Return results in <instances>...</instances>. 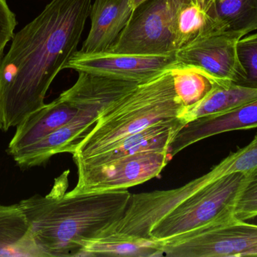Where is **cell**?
Wrapping results in <instances>:
<instances>
[{
  "instance_id": "1",
  "label": "cell",
  "mask_w": 257,
  "mask_h": 257,
  "mask_svg": "<svg viewBox=\"0 0 257 257\" xmlns=\"http://www.w3.org/2000/svg\"><path fill=\"white\" fill-rule=\"evenodd\" d=\"M93 0H51L14 34L0 60V130L45 105L50 86L78 50Z\"/></svg>"
},
{
  "instance_id": "2",
  "label": "cell",
  "mask_w": 257,
  "mask_h": 257,
  "mask_svg": "<svg viewBox=\"0 0 257 257\" xmlns=\"http://www.w3.org/2000/svg\"><path fill=\"white\" fill-rule=\"evenodd\" d=\"M69 173L56 180L49 194L35 195L18 203L46 257L78 256L85 241L123 217L131 198L127 190L69 196Z\"/></svg>"
},
{
  "instance_id": "3",
  "label": "cell",
  "mask_w": 257,
  "mask_h": 257,
  "mask_svg": "<svg viewBox=\"0 0 257 257\" xmlns=\"http://www.w3.org/2000/svg\"><path fill=\"white\" fill-rule=\"evenodd\" d=\"M171 69L99 112L94 126L72 154L74 161L102 153L154 124L178 118L185 107L175 92Z\"/></svg>"
},
{
  "instance_id": "4",
  "label": "cell",
  "mask_w": 257,
  "mask_h": 257,
  "mask_svg": "<svg viewBox=\"0 0 257 257\" xmlns=\"http://www.w3.org/2000/svg\"><path fill=\"white\" fill-rule=\"evenodd\" d=\"M247 174L235 172L211 181L150 229L148 238L165 241L215 222L234 218Z\"/></svg>"
},
{
  "instance_id": "5",
  "label": "cell",
  "mask_w": 257,
  "mask_h": 257,
  "mask_svg": "<svg viewBox=\"0 0 257 257\" xmlns=\"http://www.w3.org/2000/svg\"><path fill=\"white\" fill-rule=\"evenodd\" d=\"M191 0H146L133 11L117 41L106 52L138 55H173L177 18Z\"/></svg>"
},
{
  "instance_id": "6",
  "label": "cell",
  "mask_w": 257,
  "mask_h": 257,
  "mask_svg": "<svg viewBox=\"0 0 257 257\" xmlns=\"http://www.w3.org/2000/svg\"><path fill=\"white\" fill-rule=\"evenodd\" d=\"M170 257L257 256V225L234 218L215 222L165 241Z\"/></svg>"
},
{
  "instance_id": "7",
  "label": "cell",
  "mask_w": 257,
  "mask_h": 257,
  "mask_svg": "<svg viewBox=\"0 0 257 257\" xmlns=\"http://www.w3.org/2000/svg\"><path fill=\"white\" fill-rule=\"evenodd\" d=\"M172 158L167 150L149 151L101 165L77 166L78 182L69 196L126 190L160 176Z\"/></svg>"
},
{
  "instance_id": "8",
  "label": "cell",
  "mask_w": 257,
  "mask_h": 257,
  "mask_svg": "<svg viewBox=\"0 0 257 257\" xmlns=\"http://www.w3.org/2000/svg\"><path fill=\"white\" fill-rule=\"evenodd\" d=\"M177 65L175 54L149 56L111 52L84 53L77 51L65 69L142 84Z\"/></svg>"
},
{
  "instance_id": "9",
  "label": "cell",
  "mask_w": 257,
  "mask_h": 257,
  "mask_svg": "<svg viewBox=\"0 0 257 257\" xmlns=\"http://www.w3.org/2000/svg\"><path fill=\"white\" fill-rule=\"evenodd\" d=\"M239 39L225 33L196 39L175 53L178 65L192 66L215 79L238 84L243 78L237 56Z\"/></svg>"
},
{
  "instance_id": "10",
  "label": "cell",
  "mask_w": 257,
  "mask_h": 257,
  "mask_svg": "<svg viewBox=\"0 0 257 257\" xmlns=\"http://www.w3.org/2000/svg\"><path fill=\"white\" fill-rule=\"evenodd\" d=\"M99 110H80L72 120L12 155L17 166L25 170L46 164L60 153L73 154L96 123Z\"/></svg>"
},
{
  "instance_id": "11",
  "label": "cell",
  "mask_w": 257,
  "mask_h": 257,
  "mask_svg": "<svg viewBox=\"0 0 257 257\" xmlns=\"http://www.w3.org/2000/svg\"><path fill=\"white\" fill-rule=\"evenodd\" d=\"M255 128H257V99L228 113L199 118L186 124L169 145L168 154L173 158L183 149L208 137Z\"/></svg>"
},
{
  "instance_id": "12",
  "label": "cell",
  "mask_w": 257,
  "mask_h": 257,
  "mask_svg": "<svg viewBox=\"0 0 257 257\" xmlns=\"http://www.w3.org/2000/svg\"><path fill=\"white\" fill-rule=\"evenodd\" d=\"M185 125L179 118L158 122L123 139L102 153L75 161V164L76 166L93 167L139 152L168 151L175 135Z\"/></svg>"
},
{
  "instance_id": "13",
  "label": "cell",
  "mask_w": 257,
  "mask_h": 257,
  "mask_svg": "<svg viewBox=\"0 0 257 257\" xmlns=\"http://www.w3.org/2000/svg\"><path fill=\"white\" fill-rule=\"evenodd\" d=\"M133 11L130 0H95L90 14V32L80 51H108L127 25Z\"/></svg>"
},
{
  "instance_id": "14",
  "label": "cell",
  "mask_w": 257,
  "mask_h": 257,
  "mask_svg": "<svg viewBox=\"0 0 257 257\" xmlns=\"http://www.w3.org/2000/svg\"><path fill=\"white\" fill-rule=\"evenodd\" d=\"M78 111L77 107L60 95L52 102L32 113L16 127L6 152L12 156L70 122Z\"/></svg>"
},
{
  "instance_id": "15",
  "label": "cell",
  "mask_w": 257,
  "mask_h": 257,
  "mask_svg": "<svg viewBox=\"0 0 257 257\" xmlns=\"http://www.w3.org/2000/svg\"><path fill=\"white\" fill-rule=\"evenodd\" d=\"M140 83L78 72L76 82L60 95L80 110L96 109L102 111L111 103L134 90Z\"/></svg>"
},
{
  "instance_id": "16",
  "label": "cell",
  "mask_w": 257,
  "mask_h": 257,
  "mask_svg": "<svg viewBox=\"0 0 257 257\" xmlns=\"http://www.w3.org/2000/svg\"><path fill=\"white\" fill-rule=\"evenodd\" d=\"M0 257H46L18 203L0 205Z\"/></svg>"
},
{
  "instance_id": "17",
  "label": "cell",
  "mask_w": 257,
  "mask_h": 257,
  "mask_svg": "<svg viewBox=\"0 0 257 257\" xmlns=\"http://www.w3.org/2000/svg\"><path fill=\"white\" fill-rule=\"evenodd\" d=\"M256 99L257 89L217 80L214 89L204 99L184 108L178 118L187 124L199 118L228 113Z\"/></svg>"
},
{
  "instance_id": "18",
  "label": "cell",
  "mask_w": 257,
  "mask_h": 257,
  "mask_svg": "<svg viewBox=\"0 0 257 257\" xmlns=\"http://www.w3.org/2000/svg\"><path fill=\"white\" fill-rule=\"evenodd\" d=\"M78 256H164L161 241L118 232L102 233L83 244Z\"/></svg>"
},
{
  "instance_id": "19",
  "label": "cell",
  "mask_w": 257,
  "mask_h": 257,
  "mask_svg": "<svg viewBox=\"0 0 257 257\" xmlns=\"http://www.w3.org/2000/svg\"><path fill=\"white\" fill-rule=\"evenodd\" d=\"M208 9L223 33L241 39L257 30V0H213Z\"/></svg>"
},
{
  "instance_id": "20",
  "label": "cell",
  "mask_w": 257,
  "mask_h": 257,
  "mask_svg": "<svg viewBox=\"0 0 257 257\" xmlns=\"http://www.w3.org/2000/svg\"><path fill=\"white\" fill-rule=\"evenodd\" d=\"M215 33L223 32L201 0H191L181 8L177 18L178 51L196 39Z\"/></svg>"
},
{
  "instance_id": "21",
  "label": "cell",
  "mask_w": 257,
  "mask_h": 257,
  "mask_svg": "<svg viewBox=\"0 0 257 257\" xmlns=\"http://www.w3.org/2000/svg\"><path fill=\"white\" fill-rule=\"evenodd\" d=\"M171 72L175 92L185 108L204 99L214 89L217 80L192 66L177 65Z\"/></svg>"
},
{
  "instance_id": "22",
  "label": "cell",
  "mask_w": 257,
  "mask_h": 257,
  "mask_svg": "<svg viewBox=\"0 0 257 257\" xmlns=\"http://www.w3.org/2000/svg\"><path fill=\"white\" fill-rule=\"evenodd\" d=\"M218 178L228 174H247L257 170V134L248 145L230 154L213 167Z\"/></svg>"
},
{
  "instance_id": "23",
  "label": "cell",
  "mask_w": 257,
  "mask_h": 257,
  "mask_svg": "<svg viewBox=\"0 0 257 257\" xmlns=\"http://www.w3.org/2000/svg\"><path fill=\"white\" fill-rule=\"evenodd\" d=\"M237 56L243 78L237 84L257 89V33L246 35L237 42Z\"/></svg>"
},
{
  "instance_id": "24",
  "label": "cell",
  "mask_w": 257,
  "mask_h": 257,
  "mask_svg": "<svg viewBox=\"0 0 257 257\" xmlns=\"http://www.w3.org/2000/svg\"><path fill=\"white\" fill-rule=\"evenodd\" d=\"M234 216L243 221L257 217V170L247 174L235 204Z\"/></svg>"
},
{
  "instance_id": "25",
  "label": "cell",
  "mask_w": 257,
  "mask_h": 257,
  "mask_svg": "<svg viewBox=\"0 0 257 257\" xmlns=\"http://www.w3.org/2000/svg\"><path fill=\"white\" fill-rule=\"evenodd\" d=\"M16 25V17L7 2L0 0V60L6 45L13 38Z\"/></svg>"
},
{
  "instance_id": "26",
  "label": "cell",
  "mask_w": 257,
  "mask_h": 257,
  "mask_svg": "<svg viewBox=\"0 0 257 257\" xmlns=\"http://www.w3.org/2000/svg\"><path fill=\"white\" fill-rule=\"evenodd\" d=\"M145 1H146V0H130V3H131L133 9H135Z\"/></svg>"
},
{
  "instance_id": "27",
  "label": "cell",
  "mask_w": 257,
  "mask_h": 257,
  "mask_svg": "<svg viewBox=\"0 0 257 257\" xmlns=\"http://www.w3.org/2000/svg\"><path fill=\"white\" fill-rule=\"evenodd\" d=\"M201 1L203 3V4L205 5L206 7H208V6L212 3L213 0H201Z\"/></svg>"
}]
</instances>
